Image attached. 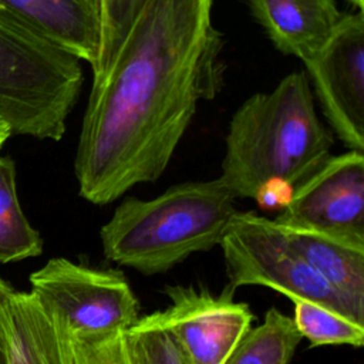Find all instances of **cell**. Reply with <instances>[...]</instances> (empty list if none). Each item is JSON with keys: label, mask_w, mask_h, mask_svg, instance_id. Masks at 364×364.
<instances>
[{"label": "cell", "mask_w": 364, "mask_h": 364, "mask_svg": "<svg viewBox=\"0 0 364 364\" xmlns=\"http://www.w3.org/2000/svg\"><path fill=\"white\" fill-rule=\"evenodd\" d=\"M213 0H144L92 81L74 161L80 195L108 205L168 168L199 102L223 84Z\"/></svg>", "instance_id": "obj_1"}, {"label": "cell", "mask_w": 364, "mask_h": 364, "mask_svg": "<svg viewBox=\"0 0 364 364\" xmlns=\"http://www.w3.org/2000/svg\"><path fill=\"white\" fill-rule=\"evenodd\" d=\"M333 132L318 119L304 71L272 91L250 95L233 114L219 176L235 199H253L260 185H299L330 156Z\"/></svg>", "instance_id": "obj_2"}, {"label": "cell", "mask_w": 364, "mask_h": 364, "mask_svg": "<svg viewBox=\"0 0 364 364\" xmlns=\"http://www.w3.org/2000/svg\"><path fill=\"white\" fill-rule=\"evenodd\" d=\"M235 200L220 178L178 183L152 199L125 198L100 230L102 252L142 274L164 273L220 243Z\"/></svg>", "instance_id": "obj_3"}, {"label": "cell", "mask_w": 364, "mask_h": 364, "mask_svg": "<svg viewBox=\"0 0 364 364\" xmlns=\"http://www.w3.org/2000/svg\"><path fill=\"white\" fill-rule=\"evenodd\" d=\"M82 82L77 57L0 10V122L11 135L61 139Z\"/></svg>", "instance_id": "obj_4"}, {"label": "cell", "mask_w": 364, "mask_h": 364, "mask_svg": "<svg viewBox=\"0 0 364 364\" xmlns=\"http://www.w3.org/2000/svg\"><path fill=\"white\" fill-rule=\"evenodd\" d=\"M219 245L229 277L228 291L235 293L240 286L270 287L291 300L314 301L364 324L353 307L290 247L273 219L236 210Z\"/></svg>", "instance_id": "obj_5"}, {"label": "cell", "mask_w": 364, "mask_h": 364, "mask_svg": "<svg viewBox=\"0 0 364 364\" xmlns=\"http://www.w3.org/2000/svg\"><path fill=\"white\" fill-rule=\"evenodd\" d=\"M30 283V293L74 340L125 333L139 318V301L118 270L55 257L33 272Z\"/></svg>", "instance_id": "obj_6"}, {"label": "cell", "mask_w": 364, "mask_h": 364, "mask_svg": "<svg viewBox=\"0 0 364 364\" xmlns=\"http://www.w3.org/2000/svg\"><path fill=\"white\" fill-rule=\"evenodd\" d=\"M169 306L139 317L136 324L165 330L186 364H225L255 318L246 303L223 290L213 296L193 286H168Z\"/></svg>", "instance_id": "obj_7"}, {"label": "cell", "mask_w": 364, "mask_h": 364, "mask_svg": "<svg viewBox=\"0 0 364 364\" xmlns=\"http://www.w3.org/2000/svg\"><path fill=\"white\" fill-rule=\"evenodd\" d=\"M304 65L331 132L351 151L364 152V13H343Z\"/></svg>", "instance_id": "obj_8"}, {"label": "cell", "mask_w": 364, "mask_h": 364, "mask_svg": "<svg viewBox=\"0 0 364 364\" xmlns=\"http://www.w3.org/2000/svg\"><path fill=\"white\" fill-rule=\"evenodd\" d=\"M300 228L364 240V152L330 155L273 219Z\"/></svg>", "instance_id": "obj_9"}, {"label": "cell", "mask_w": 364, "mask_h": 364, "mask_svg": "<svg viewBox=\"0 0 364 364\" xmlns=\"http://www.w3.org/2000/svg\"><path fill=\"white\" fill-rule=\"evenodd\" d=\"M0 321L7 364H78L74 338L30 291H14Z\"/></svg>", "instance_id": "obj_10"}, {"label": "cell", "mask_w": 364, "mask_h": 364, "mask_svg": "<svg viewBox=\"0 0 364 364\" xmlns=\"http://www.w3.org/2000/svg\"><path fill=\"white\" fill-rule=\"evenodd\" d=\"M0 7L55 47L95 65L101 37L98 0H0Z\"/></svg>", "instance_id": "obj_11"}, {"label": "cell", "mask_w": 364, "mask_h": 364, "mask_svg": "<svg viewBox=\"0 0 364 364\" xmlns=\"http://www.w3.org/2000/svg\"><path fill=\"white\" fill-rule=\"evenodd\" d=\"M247 4L276 50L303 63L324 46L343 17L336 0H247Z\"/></svg>", "instance_id": "obj_12"}, {"label": "cell", "mask_w": 364, "mask_h": 364, "mask_svg": "<svg viewBox=\"0 0 364 364\" xmlns=\"http://www.w3.org/2000/svg\"><path fill=\"white\" fill-rule=\"evenodd\" d=\"M276 225L290 247L364 320V240Z\"/></svg>", "instance_id": "obj_13"}, {"label": "cell", "mask_w": 364, "mask_h": 364, "mask_svg": "<svg viewBox=\"0 0 364 364\" xmlns=\"http://www.w3.org/2000/svg\"><path fill=\"white\" fill-rule=\"evenodd\" d=\"M301 338L293 318L272 307L263 323L242 337L225 364H289Z\"/></svg>", "instance_id": "obj_14"}, {"label": "cell", "mask_w": 364, "mask_h": 364, "mask_svg": "<svg viewBox=\"0 0 364 364\" xmlns=\"http://www.w3.org/2000/svg\"><path fill=\"white\" fill-rule=\"evenodd\" d=\"M41 252V236L30 225L18 202L14 162L3 156L0 158V263L34 257Z\"/></svg>", "instance_id": "obj_15"}, {"label": "cell", "mask_w": 364, "mask_h": 364, "mask_svg": "<svg viewBox=\"0 0 364 364\" xmlns=\"http://www.w3.org/2000/svg\"><path fill=\"white\" fill-rule=\"evenodd\" d=\"M293 321L301 337L317 346H353L361 347L364 341V324L336 310L309 300H293Z\"/></svg>", "instance_id": "obj_16"}, {"label": "cell", "mask_w": 364, "mask_h": 364, "mask_svg": "<svg viewBox=\"0 0 364 364\" xmlns=\"http://www.w3.org/2000/svg\"><path fill=\"white\" fill-rule=\"evenodd\" d=\"M142 3L144 0H98L101 37L92 81L101 78L111 65Z\"/></svg>", "instance_id": "obj_17"}, {"label": "cell", "mask_w": 364, "mask_h": 364, "mask_svg": "<svg viewBox=\"0 0 364 364\" xmlns=\"http://www.w3.org/2000/svg\"><path fill=\"white\" fill-rule=\"evenodd\" d=\"M129 364H186L171 336L158 327L134 324L125 331Z\"/></svg>", "instance_id": "obj_18"}, {"label": "cell", "mask_w": 364, "mask_h": 364, "mask_svg": "<svg viewBox=\"0 0 364 364\" xmlns=\"http://www.w3.org/2000/svg\"><path fill=\"white\" fill-rule=\"evenodd\" d=\"M74 341L78 364H129L125 333Z\"/></svg>", "instance_id": "obj_19"}, {"label": "cell", "mask_w": 364, "mask_h": 364, "mask_svg": "<svg viewBox=\"0 0 364 364\" xmlns=\"http://www.w3.org/2000/svg\"><path fill=\"white\" fill-rule=\"evenodd\" d=\"M294 186L284 181L270 179L260 185L255 195V200L264 210H283L289 203Z\"/></svg>", "instance_id": "obj_20"}, {"label": "cell", "mask_w": 364, "mask_h": 364, "mask_svg": "<svg viewBox=\"0 0 364 364\" xmlns=\"http://www.w3.org/2000/svg\"><path fill=\"white\" fill-rule=\"evenodd\" d=\"M14 293V290L10 287L9 283H6L3 279H0V317H1V309L6 300ZM0 364H7L4 344H3V334H1V321H0Z\"/></svg>", "instance_id": "obj_21"}, {"label": "cell", "mask_w": 364, "mask_h": 364, "mask_svg": "<svg viewBox=\"0 0 364 364\" xmlns=\"http://www.w3.org/2000/svg\"><path fill=\"white\" fill-rule=\"evenodd\" d=\"M11 134H10V131H9V128L4 125V124H1L0 122V148L3 146V144L9 139V136H10Z\"/></svg>", "instance_id": "obj_22"}, {"label": "cell", "mask_w": 364, "mask_h": 364, "mask_svg": "<svg viewBox=\"0 0 364 364\" xmlns=\"http://www.w3.org/2000/svg\"><path fill=\"white\" fill-rule=\"evenodd\" d=\"M350 4H353L357 10H361L363 11V7H364V0H347Z\"/></svg>", "instance_id": "obj_23"}, {"label": "cell", "mask_w": 364, "mask_h": 364, "mask_svg": "<svg viewBox=\"0 0 364 364\" xmlns=\"http://www.w3.org/2000/svg\"><path fill=\"white\" fill-rule=\"evenodd\" d=\"M0 10H1V7H0Z\"/></svg>", "instance_id": "obj_24"}]
</instances>
